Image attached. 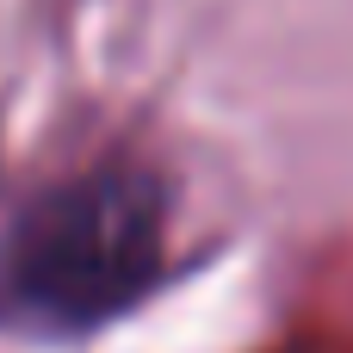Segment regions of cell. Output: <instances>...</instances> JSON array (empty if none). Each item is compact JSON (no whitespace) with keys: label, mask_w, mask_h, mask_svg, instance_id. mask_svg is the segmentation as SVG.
Here are the masks:
<instances>
[{"label":"cell","mask_w":353,"mask_h":353,"mask_svg":"<svg viewBox=\"0 0 353 353\" xmlns=\"http://www.w3.org/2000/svg\"><path fill=\"white\" fill-rule=\"evenodd\" d=\"M168 254V186L137 161L50 186L12 230L6 310L43 335H81L130 310Z\"/></svg>","instance_id":"cell-1"}]
</instances>
